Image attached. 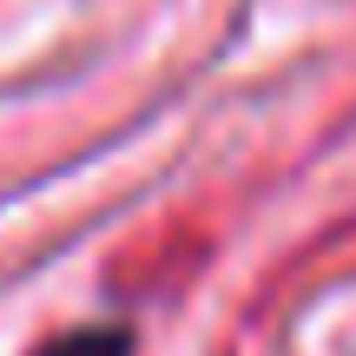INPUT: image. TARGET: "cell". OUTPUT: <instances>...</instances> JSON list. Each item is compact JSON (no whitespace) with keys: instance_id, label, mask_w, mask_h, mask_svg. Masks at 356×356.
<instances>
[{"instance_id":"cell-1","label":"cell","mask_w":356,"mask_h":356,"mask_svg":"<svg viewBox=\"0 0 356 356\" xmlns=\"http://www.w3.org/2000/svg\"><path fill=\"white\" fill-rule=\"evenodd\" d=\"M40 356H132V337L126 330H66Z\"/></svg>"}]
</instances>
